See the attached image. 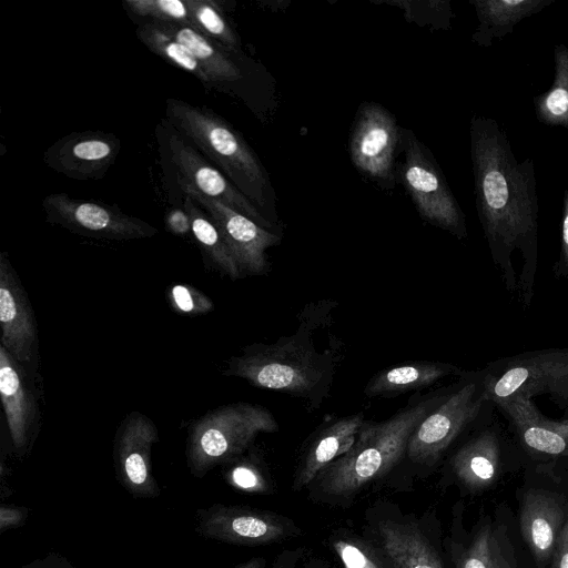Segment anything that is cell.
Wrapping results in <instances>:
<instances>
[{
    "instance_id": "cell-16",
    "label": "cell",
    "mask_w": 568,
    "mask_h": 568,
    "mask_svg": "<svg viewBox=\"0 0 568 568\" xmlns=\"http://www.w3.org/2000/svg\"><path fill=\"white\" fill-rule=\"evenodd\" d=\"M1 346L22 365L38 349L37 320L28 293L6 252L0 254Z\"/></svg>"
},
{
    "instance_id": "cell-38",
    "label": "cell",
    "mask_w": 568,
    "mask_h": 568,
    "mask_svg": "<svg viewBox=\"0 0 568 568\" xmlns=\"http://www.w3.org/2000/svg\"><path fill=\"white\" fill-rule=\"evenodd\" d=\"M20 568H74V566L62 555L50 552L47 556L34 559Z\"/></svg>"
},
{
    "instance_id": "cell-17",
    "label": "cell",
    "mask_w": 568,
    "mask_h": 568,
    "mask_svg": "<svg viewBox=\"0 0 568 568\" xmlns=\"http://www.w3.org/2000/svg\"><path fill=\"white\" fill-rule=\"evenodd\" d=\"M520 446L537 457H568V419L542 415L531 398L517 397L495 406Z\"/></svg>"
},
{
    "instance_id": "cell-37",
    "label": "cell",
    "mask_w": 568,
    "mask_h": 568,
    "mask_svg": "<svg viewBox=\"0 0 568 568\" xmlns=\"http://www.w3.org/2000/svg\"><path fill=\"white\" fill-rule=\"evenodd\" d=\"M166 229L174 235L183 236L191 232V222L184 206L173 209L165 215Z\"/></svg>"
},
{
    "instance_id": "cell-18",
    "label": "cell",
    "mask_w": 568,
    "mask_h": 568,
    "mask_svg": "<svg viewBox=\"0 0 568 568\" xmlns=\"http://www.w3.org/2000/svg\"><path fill=\"white\" fill-rule=\"evenodd\" d=\"M0 396L12 447L23 456L38 419V404L21 363L0 345Z\"/></svg>"
},
{
    "instance_id": "cell-27",
    "label": "cell",
    "mask_w": 568,
    "mask_h": 568,
    "mask_svg": "<svg viewBox=\"0 0 568 568\" xmlns=\"http://www.w3.org/2000/svg\"><path fill=\"white\" fill-rule=\"evenodd\" d=\"M459 568H517L504 526L486 524L460 558Z\"/></svg>"
},
{
    "instance_id": "cell-36",
    "label": "cell",
    "mask_w": 568,
    "mask_h": 568,
    "mask_svg": "<svg viewBox=\"0 0 568 568\" xmlns=\"http://www.w3.org/2000/svg\"><path fill=\"white\" fill-rule=\"evenodd\" d=\"M28 518V509L20 506L0 507V531L4 532L8 529L22 526Z\"/></svg>"
},
{
    "instance_id": "cell-33",
    "label": "cell",
    "mask_w": 568,
    "mask_h": 568,
    "mask_svg": "<svg viewBox=\"0 0 568 568\" xmlns=\"http://www.w3.org/2000/svg\"><path fill=\"white\" fill-rule=\"evenodd\" d=\"M333 547L345 568H387L377 554L358 539L341 538Z\"/></svg>"
},
{
    "instance_id": "cell-30",
    "label": "cell",
    "mask_w": 568,
    "mask_h": 568,
    "mask_svg": "<svg viewBox=\"0 0 568 568\" xmlns=\"http://www.w3.org/2000/svg\"><path fill=\"white\" fill-rule=\"evenodd\" d=\"M192 28L232 50H237L240 39L222 9L212 0H187Z\"/></svg>"
},
{
    "instance_id": "cell-31",
    "label": "cell",
    "mask_w": 568,
    "mask_h": 568,
    "mask_svg": "<svg viewBox=\"0 0 568 568\" xmlns=\"http://www.w3.org/2000/svg\"><path fill=\"white\" fill-rule=\"evenodd\" d=\"M123 6L145 21L192 27L187 0H125Z\"/></svg>"
},
{
    "instance_id": "cell-3",
    "label": "cell",
    "mask_w": 568,
    "mask_h": 568,
    "mask_svg": "<svg viewBox=\"0 0 568 568\" xmlns=\"http://www.w3.org/2000/svg\"><path fill=\"white\" fill-rule=\"evenodd\" d=\"M445 396L408 405L381 423L365 422L352 448L316 476L320 490L329 497H348L385 475L406 453L417 425Z\"/></svg>"
},
{
    "instance_id": "cell-22",
    "label": "cell",
    "mask_w": 568,
    "mask_h": 568,
    "mask_svg": "<svg viewBox=\"0 0 568 568\" xmlns=\"http://www.w3.org/2000/svg\"><path fill=\"white\" fill-rule=\"evenodd\" d=\"M158 23L191 51L207 75L211 87L223 89L243 79V71L234 58L235 50L224 47L192 27Z\"/></svg>"
},
{
    "instance_id": "cell-15",
    "label": "cell",
    "mask_w": 568,
    "mask_h": 568,
    "mask_svg": "<svg viewBox=\"0 0 568 568\" xmlns=\"http://www.w3.org/2000/svg\"><path fill=\"white\" fill-rule=\"evenodd\" d=\"M398 141L394 116L381 104L364 103L358 110L349 142L355 166L372 178L390 179Z\"/></svg>"
},
{
    "instance_id": "cell-12",
    "label": "cell",
    "mask_w": 568,
    "mask_h": 568,
    "mask_svg": "<svg viewBox=\"0 0 568 568\" xmlns=\"http://www.w3.org/2000/svg\"><path fill=\"white\" fill-rule=\"evenodd\" d=\"M165 146L178 178L202 195L244 214L264 229L272 227L261 211L168 122Z\"/></svg>"
},
{
    "instance_id": "cell-24",
    "label": "cell",
    "mask_w": 568,
    "mask_h": 568,
    "mask_svg": "<svg viewBox=\"0 0 568 568\" xmlns=\"http://www.w3.org/2000/svg\"><path fill=\"white\" fill-rule=\"evenodd\" d=\"M555 0H471L478 26L471 36L479 47L491 45L495 39L510 34L515 27Z\"/></svg>"
},
{
    "instance_id": "cell-39",
    "label": "cell",
    "mask_w": 568,
    "mask_h": 568,
    "mask_svg": "<svg viewBox=\"0 0 568 568\" xmlns=\"http://www.w3.org/2000/svg\"><path fill=\"white\" fill-rule=\"evenodd\" d=\"M552 559V568H568V520L562 527Z\"/></svg>"
},
{
    "instance_id": "cell-2",
    "label": "cell",
    "mask_w": 568,
    "mask_h": 568,
    "mask_svg": "<svg viewBox=\"0 0 568 568\" xmlns=\"http://www.w3.org/2000/svg\"><path fill=\"white\" fill-rule=\"evenodd\" d=\"M327 301L307 305L300 314V326L292 335L274 343L251 344L242 354L229 359L225 376L240 377L251 385L300 397L317 408L332 386L336 356L334 349L318 353L314 346L313 331L325 320L333 307Z\"/></svg>"
},
{
    "instance_id": "cell-19",
    "label": "cell",
    "mask_w": 568,
    "mask_h": 568,
    "mask_svg": "<svg viewBox=\"0 0 568 568\" xmlns=\"http://www.w3.org/2000/svg\"><path fill=\"white\" fill-rule=\"evenodd\" d=\"M500 424L488 418L453 456L454 475L473 490L489 487L499 476L503 463L504 435Z\"/></svg>"
},
{
    "instance_id": "cell-6",
    "label": "cell",
    "mask_w": 568,
    "mask_h": 568,
    "mask_svg": "<svg viewBox=\"0 0 568 568\" xmlns=\"http://www.w3.org/2000/svg\"><path fill=\"white\" fill-rule=\"evenodd\" d=\"M484 397L494 406L548 395L568 406V348H547L498 358L480 371Z\"/></svg>"
},
{
    "instance_id": "cell-9",
    "label": "cell",
    "mask_w": 568,
    "mask_h": 568,
    "mask_svg": "<svg viewBox=\"0 0 568 568\" xmlns=\"http://www.w3.org/2000/svg\"><path fill=\"white\" fill-rule=\"evenodd\" d=\"M45 220L72 233L110 241L152 237L158 229L104 203L51 193L42 200Z\"/></svg>"
},
{
    "instance_id": "cell-26",
    "label": "cell",
    "mask_w": 568,
    "mask_h": 568,
    "mask_svg": "<svg viewBox=\"0 0 568 568\" xmlns=\"http://www.w3.org/2000/svg\"><path fill=\"white\" fill-rule=\"evenodd\" d=\"M191 222V233L196 240L205 262L231 280L244 275L229 248L225 240L206 212L189 195L184 194V204Z\"/></svg>"
},
{
    "instance_id": "cell-21",
    "label": "cell",
    "mask_w": 568,
    "mask_h": 568,
    "mask_svg": "<svg viewBox=\"0 0 568 568\" xmlns=\"http://www.w3.org/2000/svg\"><path fill=\"white\" fill-rule=\"evenodd\" d=\"M520 531L538 562L552 557L564 527V511L548 493L529 490L520 508Z\"/></svg>"
},
{
    "instance_id": "cell-20",
    "label": "cell",
    "mask_w": 568,
    "mask_h": 568,
    "mask_svg": "<svg viewBox=\"0 0 568 568\" xmlns=\"http://www.w3.org/2000/svg\"><path fill=\"white\" fill-rule=\"evenodd\" d=\"M364 423V414L357 413L322 424L306 442L293 488L302 489L327 465L347 453L355 444Z\"/></svg>"
},
{
    "instance_id": "cell-8",
    "label": "cell",
    "mask_w": 568,
    "mask_h": 568,
    "mask_svg": "<svg viewBox=\"0 0 568 568\" xmlns=\"http://www.w3.org/2000/svg\"><path fill=\"white\" fill-rule=\"evenodd\" d=\"M403 182L419 215L428 223L448 231L458 239L467 236L465 215L445 176L427 150L405 131Z\"/></svg>"
},
{
    "instance_id": "cell-25",
    "label": "cell",
    "mask_w": 568,
    "mask_h": 568,
    "mask_svg": "<svg viewBox=\"0 0 568 568\" xmlns=\"http://www.w3.org/2000/svg\"><path fill=\"white\" fill-rule=\"evenodd\" d=\"M382 548L395 568H444L424 535L414 526L390 520L378 525Z\"/></svg>"
},
{
    "instance_id": "cell-4",
    "label": "cell",
    "mask_w": 568,
    "mask_h": 568,
    "mask_svg": "<svg viewBox=\"0 0 568 568\" xmlns=\"http://www.w3.org/2000/svg\"><path fill=\"white\" fill-rule=\"evenodd\" d=\"M165 120L256 207H266L271 194L267 173L229 122L206 106L173 98L165 101Z\"/></svg>"
},
{
    "instance_id": "cell-11",
    "label": "cell",
    "mask_w": 568,
    "mask_h": 568,
    "mask_svg": "<svg viewBox=\"0 0 568 568\" xmlns=\"http://www.w3.org/2000/svg\"><path fill=\"white\" fill-rule=\"evenodd\" d=\"M183 194L191 196L216 225L244 277L263 275L268 270L266 250L278 244L280 236L244 214L206 197L178 178Z\"/></svg>"
},
{
    "instance_id": "cell-14",
    "label": "cell",
    "mask_w": 568,
    "mask_h": 568,
    "mask_svg": "<svg viewBox=\"0 0 568 568\" xmlns=\"http://www.w3.org/2000/svg\"><path fill=\"white\" fill-rule=\"evenodd\" d=\"M120 150V139L110 132H71L45 150L43 161L69 179L101 180L115 163Z\"/></svg>"
},
{
    "instance_id": "cell-13",
    "label": "cell",
    "mask_w": 568,
    "mask_h": 568,
    "mask_svg": "<svg viewBox=\"0 0 568 568\" xmlns=\"http://www.w3.org/2000/svg\"><path fill=\"white\" fill-rule=\"evenodd\" d=\"M159 433L152 419L131 412L119 425L113 444V460L121 485L133 496L154 498L160 489L152 471V447Z\"/></svg>"
},
{
    "instance_id": "cell-1",
    "label": "cell",
    "mask_w": 568,
    "mask_h": 568,
    "mask_svg": "<svg viewBox=\"0 0 568 568\" xmlns=\"http://www.w3.org/2000/svg\"><path fill=\"white\" fill-rule=\"evenodd\" d=\"M470 155L476 209L506 290L525 307L534 297L538 262V202L535 165L519 162L500 124L474 115Z\"/></svg>"
},
{
    "instance_id": "cell-5",
    "label": "cell",
    "mask_w": 568,
    "mask_h": 568,
    "mask_svg": "<svg viewBox=\"0 0 568 568\" xmlns=\"http://www.w3.org/2000/svg\"><path fill=\"white\" fill-rule=\"evenodd\" d=\"M280 428L272 412L251 403H232L207 412L189 428L186 462L203 477L212 468L234 462L261 433Z\"/></svg>"
},
{
    "instance_id": "cell-29",
    "label": "cell",
    "mask_w": 568,
    "mask_h": 568,
    "mask_svg": "<svg viewBox=\"0 0 568 568\" xmlns=\"http://www.w3.org/2000/svg\"><path fill=\"white\" fill-rule=\"evenodd\" d=\"M139 40L168 63L195 77L206 88L210 80L191 51L169 34L158 22L143 21L136 29Z\"/></svg>"
},
{
    "instance_id": "cell-35",
    "label": "cell",
    "mask_w": 568,
    "mask_h": 568,
    "mask_svg": "<svg viewBox=\"0 0 568 568\" xmlns=\"http://www.w3.org/2000/svg\"><path fill=\"white\" fill-rule=\"evenodd\" d=\"M555 271L557 275L564 276L568 280V185L564 192L562 199L560 252Z\"/></svg>"
},
{
    "instance_id": "cell-40",
    "label": "cell",
    "mask_w": 568,
    "mask_h": 568,
    "mask_svg": "<svg viewBox=\"0 0 568 568\" xmlns=\"http://www.w3.org/2000/svg\"><path fill=\"white\" fill-rule=\"evenodd\" d=\"M264 564L265 561L263 558H252L234 568H263Z\"/></svg>"
},
{
    "instance_id": "cell-23",
    "label": "cell",
    "mask_w": 568,
    "mask_h": 568,
    "mask_svg": "<svg viewBox=\"0 0 568 568\" xmlns=\"http://www.w3.org/2000/svg\"><path fill=\"white\" fill-rule=\"evenodd\" d=\"M460 367L448 363L416 361L378 372L365 386L368 397H395L412 390L427 388L449 375H460Z\"/></svg>"
},
{
    "instance_id": "cell-10",
    "label": "cell",
    "mask_w": 568,
    "mask_h": 568,
    "mask_svg": "<svg viewBox=\"0 0 568 568\" xmlns=\"http://www.w3.org/2000/svg\"><path fill=\"white\" fill-rule=\"evenodd\" d=\"M195 529L207 539L242 546L267 545L296 534L274 513L219 504L196 511Z\"/></svg>"
},
{
    "instance_id": "cell-28",
    "label": "cell",
    "mask_w": 568,
    "mask_h": 568,
    "mask_svg": "<svg viewBox=\"0 0 568 568\" xmlns=\"http://www.w3.org/2000/svg\"><path fill=\"white\" fill-rule=\"evenodd\" d=\"M555 77L551 87L534 97L535 113L539 122L568 130V47L554 48Z\"/></svg>"
},
{
    "instance_id": "cell-7",
    "label": "cell",
    "mask_w": 568,
    "mask_h": 568,
    "mask_svg": "<svg viewBox=\"0 0 568 568\" xmlns=\"http://www.w3.org/2000/svg\"><path fill=\"white\" fill-rule=\"evenodd\" d=\"M493 404L484 397L480 371L463 376V382L430 410L410 435L406 454L410 460L433 466L468 427L478 425Z\"/></svg>"
},
{
    "instance_id": "cell-32",
    "label": "cell",
    "mask_w": 568,
    "mask_h": 568,
    "mask_svg": "<svg viewBox=\"0 0 568 568\" xmlns=\"http://www.w3.org/2000/svg\"><path fill=\"white\" fill-rule=\"evenodd\" d=\"M168 303L178 314L199 316L214 308L213 301L203 292L189 284H175L168 290Z\"/></svg>"
},
{
    "instance_id": "cell-41",
    "label": "cell",
    "mask_w": 568,
    "mask_h": 568,
    "mask_svg": "<svg viewBox=\"0 0 568 568\" xmlns=\"http://www.w3.org/2000/svg\"><path fill=\"white\" fill-rule=\"evenodd\" d=\"M564 418L568 419V406L565 408Z\"/></svg>"
},
{
    "instance_id": "cell-34",
    "label": "cell",
    "mask_w": 568,
    "mask_h": 568,
    "mask_svg": "<svg viewBox=\"0 0 568 568\" xmlns=\"http://www.w3.org/2000/svg\"><path fill=\"white\" fill-rule=\"evenodd\" d=\"M226 480L237 489L250 493H263L267 488L266 481L260 470L247 460L234 464L226 471Z\"/></svg>"
}]
</instances>
